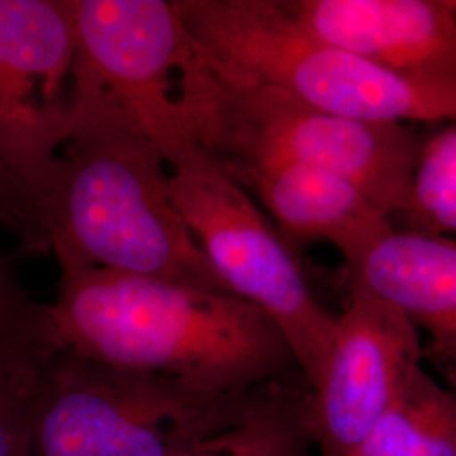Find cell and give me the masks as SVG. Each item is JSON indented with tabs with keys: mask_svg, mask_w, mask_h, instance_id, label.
I'll return each mask as SVG.
<instances>
[{
	"mask_svg": "<svg viewBox=\"0 0 456 456\" xmlns=\"http://www.w3.org/2000/svg\"><path fill=\"white\" fill-rule=\"evenodd\" d=\"M77 65L75 0H0V164L34 205L75 122Z\"/></svg>",
	"mask_w": 456,
	"mask_h": 456,
	"instance_id": "obj_8",
	"label": "cell"
},
{
	"mask_svg": "<svg viewBox=\"0 0 456 456\" xmlns=\"http://www.w3.org/2000/svg\"><path fill=\"white\" fill-rule=\"evenodd\" d=\"M80 92L129 120L173 167L210 164L196 147L183 102L191 41L176 0H75Z\"/></svg>",
	"mask_w": 456,
	"mask_h": 456,
	"instance_id": "obj_7",
	"label": "cell"
},
{
	"mask_svg": "<svg viewBox=\"0 0 456 456\" xmlns=\"http://www.w3.org/2000/svg\"><path fill=\"white\" fill-rule=\"evenodd\" d=\"M61 271L105 269L225 291L169 191V166L127 118L78 90L71 132L36 201Z\"/></svg>",
	"mask_w": 456,
	"mask_h": 456,
	"instance_id": "obj_2",
	"label": "cell"
},
{
	"mask_svg": "<svg viewBox=\"0 0 456 456\" xmlns=\"http://www.w3.org/2000/svg\"><path fill=\"white\" fill-rule=\"evenodd\" d=\"M196 53L230 82L330 114L380 122L456 118V94L399 80L305 31L282 0H176Z\"/></svg>",
	"mask_w": 456,
	"mask_h": 456,
	"instance_id": "obj_4",
	"label": "cell"
},
{
	"mask_svg": "<svg viewBox=\"0 0 456 456\" xmlns=\"http://www.w3.org/2000/svg\"><path fill=\"white\" fill-rule=\"evenodd\" d=\"M0 230L14 235L22 247L45 250L33 196L0 164Z\"/></svg>",
	"mask_w": 456,
	"mask_h": 456,
	"instance_id": "obj_18",
	"label": "cell"
},
{
	"mask_svg": "<svg viewBox=\"0 0 456 456\" xmlns=\"http://www.w3.org/2000/svg\"><path fill=\"white\" fill-rule=\"evenodd\" d=\"M56 352H37L0 363V456H31L37 394Z\"/></svg>",
	"mask_w": 456,
	"mask_h": 456,
	"instance_id": "obj_16",
	"label": "cell"
},
{
	"mask_svg": "<svg viewBox=\"0 0 456 456\" xmlns=\"http://www.w3.org/2000/svg\"><path fill=\"white\" fill-rule=\"evenodd\" d=\"M257 392L218 395L56 352L36 401L31 456L178 455L237 423Z\"/></svg>",
	"mask_w": 456,
	"mask_h": 456,
	"instance_id": "obj_5",
	"label": "cell"
},
{
	"mask_svg": "<svg viewBox=\"0 0 456 456\" xmlns=\"http://www.w3.org/2000/svg\"><path fill=\"white\" fill-rule=\"evenodd\" d=\"M46 350H56L48 305L34 301L14 267L0 256V363Z\"/></svg>",
	"mask_w": 456,
	"mask_h": 456,
	"instance_id": "obj_17",
	"label": "cell"
},
{
	"mask_svg": "<svg viewBox=\"0 0 456 456\" xmlns=\"http://www.w3.org/2000/svg\"><path fill=\"white\" fill-rule=\"evenodd\" d=\"M308 412V387H265L237 423L175 456H310Z\"/></svg>",
	"mask_w": 456,
	"mask_h": 456,
	"instance_id": "obj_14",
	"label": "cell"
},
{
	"mask_svg": "<svg viewBox=\"0 0 456 456\" xmlns=\"http://www.w3.org/2000/svg\"><path fill=\"white\" fill-rule=\"evenodd\" d=\"M48 313L58 352L196 391L245 395L306 384L273 320L227 291L94 267L65 269Z\"/></svg>",
	"mask_w": 456,
	"mask_h": 456,
	"instance_id": "obj_1",
	"label": "cell"
},
{
	"mask_svg": "<svg viewBox=\"0 0 456 456\" xmlns=\"http://www.w3.org/2000/svg\"><path fill=\"white\" fill-rule=\"evenodd\" d=\"M169 191L224 289L273 320L311 389L331 348L337 314L313 293L293 245L247 190L212 164L169 169Z\"/></svg>",
	"mask_w": 456,
	"mask_h": 456,
	"instance_id": "obj_6",
	"label": "cell"
},
{
	"mask_svg": "<svg viewBox=\"0 0 456 456\" xmlns=\"http://www.w3.org/2000/svg\"><path fill=\"white\" fill-rule=\"evenodd\" d=\"M350 456H456V389L419 367Z\"/></svg>",
	"mask_w": 456,
	"mask_h": 456,
	"instance_id": "obj_13",
	"label": "cell"
},
{
	"mask_svg": "<svg viewBox=\"0 0 456 456\" xmlns=\"http://www.w3.org/2000/svg\"><path fill=\"white\" fill-rule=\"evenodd\" d=\"M419 333L391 305L348 286V305L310 389V428L322 456H350L421 367Z\"/></svg>",
	"mask_w": 456,
	"mask_h": 456,
	"instance_id": "obj_9",
	"label": "cell"
},
{
	"mask_svg": "<svg viewBox=\"0 0 456 456\" xmlns=\"http://www.w3.org/2000/svg\"><path fill=\"white\" fill-rule=\"evenodd\" d=\"M316 39L404 82L456 94V0H282Z\"/></svg>",
	"mask_w": 456,
	"mask_h": 456,
	"instance_id": "obj_10",
	"label": "cell"
},
{
	"mask_svg": "<svg viewBox=\"0 0 456 456\" xmlns=\"http://www.w3.org/2000/svg\"><path fill=\"white\" fill-rule=\"evenodd\" d=\"M348 286L399 311L456 389V242L438 233L392 225L345 261Z\"/></svg>",
	"mask_w": 456,
	"mask_h": 456,
	"instance_id": "obj_11",
	"label": "cell"
},
{
	"mask_svg": "<svg viewBox=\"0 0 456 456\" xmlns=\"http://www.w3.org/2000/svg\"><path fill=\"white\" fill-rule=\"evenodd\" d=\"M259 196L293 245L328 242L343 261L394 225L359 186L338 175L299 164H264L228 176Z\"/></svg>",
	"mask_w": 456,
	"mask_h": 456,
	"instance_id": "obj_12",
	"label": "cell"
},
{
	"mask_svg": "<svg viewBox=\"0 0 456 456\" xmlns=\"http://www.w3.org/2000/svg\"><path fill=\"white\" fill-rule=\"evenodd\" d=\"M404 228L446 235L456 232V124L421 144Z\"/></svg>",
	"mask_w": 456,
	"mask_h": 456,
	"instance_id": "obj_15",
	"label": "cell"
},
{
	"mask_svg": "<svg viewBox=\"0 0 456 456\" xmlns=\"http://www.w3.org/2000/svg\"><path fill=\"white\" fill-rule=\"evenodd\" d=\"M181 102L201 156L227 176L264 164H299L354 183L391 220L408 210L423 142L404 124L330 114L230 82L195 46L183 65Z\"/></svg>",
	"mask_w": 456,
	"mask_h": 456,
	"instance_id": "obj_3",
	"label": "cell"
}]
</instances>
